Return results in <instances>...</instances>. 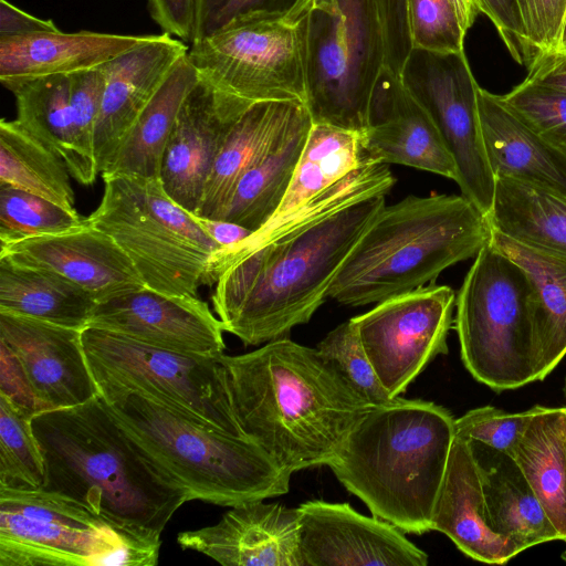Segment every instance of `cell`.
Returning <instances> with one entry per match:
<instances>
[{
	"instance_id": "obj_1",
	"label": "cell",
	"mask_w": 566,
	"mask_h": 566,
	"mask_svg": "<svg viewBox=\"0 0 566 566\" xmlns=\"http://www.w3.org/2000/svg\"><path fill=\"white\" fill-rule=\"evenodd\" d=\"M394 184L388 165L366 161L294 212L213 253L208 276L224 332L260 345L307 323Z\"/></svg>"
},
{
	"instance_id": "obj_2",
	"label": "cell",
	"mask_w": 566,
	"mask_h": 566,
	"mask_svg": "<svg viewBox=\"0 0 566 566\" xmlns=\"http://www.w3.org/2000/svg\"><path fill=\"white\" fill-rule=\"evenodd\" d=\"M221 359L242 433L291 475L327 465L374 408L317 348L287 337Z\"/></svg>"
},
{
	"instance_id": "obj_3",
	"label": "cell",
	"mask_w": 566,
	"mask_h": 566,
	"mask_svg": "<svg viewBox=\"0 0 566 566\" xmlns=\"http://www.w3.org/2000/svg\"><path fill=\"white\" fill-rule=\"evenodd\" d=\"M44 460L41 489L74 501L127 537L160 547V536L189 492L130 440L102 399L32 419Z\"/></svg>"
},
{
	"instance_id": "obj_4",
	"label": "cell",
	"mask_w": 566,
	"mask_h": 566,
	"mask_svg": "<svg viewBox=\"0 0 566 566\" xmlns=\"http://www.w3.org/2000/svg\"><path fill=\"white\" fill-rule=\"evenodd\" d=\"M454 438L448 409L398 396L371 408L327 465L374 516L423 534L431 531Z\"/></svg>"
},
{
	"instance_id": "obj_5",
	"label": "cell",
	"mask_w": 566,
	"mask_h": 566,
	"mask_svg": "<svg viewBox=\"0 0 566 566\" xmlns=\"http://www.w3.org/2000/svg\"><path fill=\"white\" fill-rule=\"evenodd\" d=\"M490 235L485 216L462 195L408 196L378 212L327 296L363 306L417 290L474 258Z\"/></svg>"
},
{
	"instance_id": "obj_6",
	"label": "cell",
	"mask_w": 566,
	"mask_h": 566,
	"mask_svg": "<svg viewBox=\"0 0 566 566\" xmlns=\"http://www.w3.org/2000/svg\"><path fill=\"white\" fill-rule=\"evenodd\" d=\"M98 397L139 450L185 488L191 501L232 507L289 492L291 474L252 440L137 392Z\"/></svg>"
},
{
	"instance_id": "obj_7",
	"label": "cell",
	"mask_w": 566,
	"mask_h": 566,
	"mask_svg": "<svg viewBox=\"0 0 566 566\" xmlns=\"http://www.w3.org/2000/svg\"><path fill=\"white\" fill-rule=\"evenodd\" d=\"M103 181L102 199L86 222L118 244L147 289L197 296L212 254L222 247L167 195L159 178L112 176Z\"/></svg>"
},
{
	"instance_id": "obj_8",
	"label": "cell",
	"mask_w": 566,
	"mask_h": 566,
	"mask_svg": "<svg viewBox=\"0 0 566 566\" xmlns=\"http://www.w3.org/2000/svg\"><path fill=\"white\" fill-rule=\"evenodd\" d=\"M455 331L462 361L478 381L495 391L536 381L532 286L490 241L457 295Z\"/></svg>"
},
{
	"instance_id": "obj_9",
	"label": "cell",
	"mask_w": 566,
	"mask_h": 566,
	"mask_svg": "<svg viewBox=\"0 0 566 566\" xmlns=\"http://www.w3.org/2000/svg\"><path fill=\"white\" fill-rule=\"evenodd\" d=\"M303 23L305 105L313 123L360 134L385 69L375 0H308Z\"/></svg>"
},
{
	"instance_id": "obj_10",
	"label": "cell",
	"mask_w": 566,
	"mask_h": 566,
	"mask_svg": "<svg viewBox=\"0 0 566 566\" xmlns=\"http://www.w3.org/2000/svg\"><path fill=\"white\" fill-rule=\"evenodd\" d=\"M82 339L98 394L137 392L203 424L244 437L221 356L172 352L94 327H86Z\"/></svg>"
},
{
	"instance_id": "obj_11",
	"label": "cell",
	"mask_w": 566,
	"mask_h": 566,
	"mask_svg": "<svg viewBox=\"0 0 566 566\" xmlns=\"http://www.w3.org/2000/svg\"><path fill=\"white\" fill-rule=\"evenodd\" d=\"M159 551L55 493L0 488V566H154Z\"/></svg>"
},
{
	"instance_id": "obj_12",
	"label": "cell",
	"mask_w": 566,
	"mask_h": 566,
	"mask_svg": "<svg viewBox=\"0 0 566 566\" xmlns=\"http://www.w3.org/2000/svg\"><path fill=\"white\" fill-rule=\"evenodd\" d=\"M188 57L200 77L249 106L305 103L303 12L238 18L189 45Z\"/></svg>"
},
{
	"instance_id": "obj_13",
	"label": "cell",
	"mask_w": 566,
	"mask_h": 566,
	"mask_svg": "<svg viewBox=\"0 0 566 566\" xmlns=\"http://www.w3.org/2000/svg\"><path fill=\"white\" fill-rule=\"evenodd\" d=\"M400 80L428 113L452 156L461 195L486 217L493 202L495 177L482 136L479 85L464 50L436 52L412 48Z\"/></svg>"
},
{
	"instance_id": "obj_14",
	"label": "cell",
	"mask_w": 566,
	"mask_h": 566,
	"mask_svg": "<svg viewBox=\"0 0 566 566\" xmlns=\"http://www.w3.org/2000/svg\"><path fill=\"white\" fill-rule=\"evenodd\" d=\"M455 293L429 284L377 303L352 317L381 384L398 397L438 355L447 354Z\"/></svg>"
},
{
	"instance_id": "obj_15",
	"label": "cell",
	"mask_w": 566,
	"mask_h": 566,
	"mask_svg": "<svg viewBox=\"0 0 566 566\" xmlns=\"http://www.w3.org/2000/svg\"><path fill=\"white\" fill-rule=\"evenodd\" d=\"M87 327L190 355L220 357L223 327L197 296H171L143 287L96 304Z\"/></svg>"
},
{
	"instance_id": "obj_16",
	"label": "cell",
	"mask_w": 566,
	"mask_h": 566,
	"mask_svg": "<svg viewBox=\"0 0 566 566\" xmlns=\"http://www.w3.org/2000/svg\"><path fill=\"white\" fill-rule=\"evenodd\" d=\"M305 566H426L428 555L401 530L347 503L307 501L298 507Z\"/></svg>"
},
{
	"instance_id": "obj_17",
	"label": "cell",
	"mask_w": 566,
	"mask_h": 566,
	"mask_svg": "<svg viewBox=\"0 0 566 566\" xmlns=\"http://www.w3.org/2000/svg\"><path fill=\"white\" fill-rule=\"evenodd\" d=\"M199 76L177 115L159 179L167 195L197 214L206 182L233 123L249 108Z\"/></svg>"
},
{
	"instance_id": "obj_18",
	"label": "cell",
	"mask_w": 566,
	"mask_h": 566,
	"mask_svg": "<svg viewBox=\"0 0 566 566\" xmlns=\"http://www.w3.org/2000/svg\"><path fill=\"white\" fill-rule=\"evenodd\" d=\"M83 331L0 312V342L18 358L46 411L78 406L98 395Z\"/></svg>"
},
{
	"instance_id": "obj_19",
	"label": "cell",
	"mask_w": 566,
	"mask_h": 566,
	"mask_svg": "<svg viewBox=\"0 0 566 566\" xmlns=\"http://www.w3.org/2000/svg\"><path fill=\"white\" fill-rule=\"evenodd\" d=\"M177 542L226 566H305L298 509L279 503L232 506L217 524L181 532Z\"/></svg>"
},
{
	"instance_id": "obj_20",
	"label": "cell",
	"mask_w": 566,
	"mask_h": 566,
	"mask_svg": "<svg viewBox=\"0 0 566 566\" xmlns=\"http://www.w3.org/2000/svg\"><path fill=\"white\" fill-rule=\"evenodd\" d=\"M0 258L55 272L97 303L146 287L118 244L87 222L80 229L1 244Z\"/></svg>"
},
{
	"instance_id": "obj_21",
	"label": "cell",
	"mask_w": 566,
	"mask_h": 566,
	"mask_svg": "<svg viewBox=\"0 0 566 566\" xmlns=\"http://www.w3.org/2000/svg\"><path fill=\"white\" fill-rule=\"evenodd\" d=\"M365 157L375 164H396L457 179L455 163L436 125L386 67L371 93L360 133Z\"/></svg>"
},
{
	"instance_id": "obj_22",
	"label": "cell",
	"mask_w": 566,
	"mask_h": 566,
	"mask_svg": "<svg viewBox=\"0 0 566 566\" xmlns=\"http://www.w3.org/2000/svg\"><path fill=\"white\" fill-rule=\"evenodd\" d=\"M189 45L168 33L150 38L103 64L105 86L95 128L98 172L111 163L129 129Z\"/></svg>"
},
{
	"instance_id": "obj_23",
	"label": "cell",
	"mask_w": 566,
	"mask_h": 566,
	"mask_svg": "<svg viewBox=\"0 0 566 566\" xmlns=\"http://www.w3.org/2000/svg\"><path fill=\"white\" fill-rule=\"evenodd\" d=\"M431 531L447 535L472 559L503 565L517 546L491 526L482 473L469 441L455 434L434 504Z\"/></svg>"
},
{
	"instance_id": "obj_24",
	"label": "cell",
	"mask_w": 566,
	"mask_h": 566,
	"mask_svg": "<svg viewBox=\"0 0 566 566\" xmlns=\"http://www.w3.org/2000/svg\"><path fill=\"white\" fill-rule=\"evenodd\" d=\"M150 35L59 30L0 36V82L11 92L38 77L94 69L147 41Z\"/></svg>"
},
{
	"instance_id": "obj_25",
	"label": "cell",
	"mask_w": 566,
	"mask_h": 566,
	"mask_svg": "<svg viewBox=\"0 0 566 566\" xmlns=\"http://www.w3.org/2000/svg\"><path fill=\"white\" fill-rule=\"evenodd\" d=\"M478 107L494 177L515 179L566 197V150L535 133L499 95L480 86Z\"/></svg>"
},
{
	"instance_id": "obj_26",
	"label": "cell",
	"mask_w": 566,
	"mask_h": 566,
	"mask_svg": "<svg viewBox=\"0 0 566 566\" xmlns=\"http://www.w3.org/2000/svg\"><path fill=\"white\" fill-rule=\"evenodd\" d=\"M313 119L305 103L297 102L242 175L222 219L253 232L276 212L292 181Z\"/></svg>"
},
{
	"instance_id": "obj_27",
	"label": "cell",
	"mask_w": 566,
	"mask_h": 566,
	"mask_svg": "<svg viewBox=\"0 0 566 566\" xmlns=\"http://www.w3.org/2000/svg\"><path fill=\"white\" fill-rule=\"evenodd\" d=\"M470 444L481 469L494 532L512 541L520 552L542 543L562 541L514 459L506 452L481 443Z\"/></svg>"
},
{
	"instance_id": "obj_28",
	"label": "cell",
	"mask_w": 566,
	"mask_h": 566,
	"mask_svg": "<svg viewBox=\"0 0 566 566\" xmlns=\"http://www.w3.org/2000/svg\"><path fill=\"white\" fill-rule=\"evenodd\" d=\"M490 244L517 264L533 291L535 380L566 355V258L545 253L491 230Z\"/></svg>"
},
{
	"instance_id": "obj_29",
	"label": "cell",
	"mask_w": 566,
	"mask_h": 566,
	"mask_svg": "<svg viewBox=\"0 0 566 566\" xmlns=\"http://www.w3.org/2000/svg\"><path fill=\"white\" fill-rule=\"evenodd\" d=\"M198 81V71L187 53L176 63L140 113L111 163L101 172L102 178H159L164 153L177 115L186 96Z\"/></svg>"
},
{
	"instance_id": "obj_30",
	"label": "cell",
	"mask_w": 566,
	"mask_h": 566,
	"mask_svg": "<svg viewBox=\"0 0 566 566\" xmlns=\"http://www.w3.org/2000/svg\"><path fill=\"white\" fill-rule=\"evenodd\" d=\"M491 230L528 248L566 258V197L506 177H495Z\"/></svg>"
},
{
	"instance_id": "obj_31",
	"label": "cell",
	"mask_w": 566,
	"mask_h": 566,
	"mask_svg": "<svg viewBox=\"0 0 566 566\" xmlns=\"http://www.w3.org/2000/svg\"><path fill=\"white\" fill-rule=\"evenodd\" d=\"M97 301L62 275L0 258V312L85 329Z\"/></svg>"
},
{
	"instance_id": "obj_32",
	"label": "cell",
	"mask_w": 566,
	"mask_h": 566,
	"mask_svg": "<svg viewBox=\"0 0 566 566\" xmlns=\"http://www.w3.org/2000/svg\"><path fill=\"white\" fill-rule=\"evenodd\" d=\"M297 102L254 103L233 123L206 182L197 217L222 219L240 178Z\"/></svg>"
},
{
	"instance_id": "obj_33",
	"label": "cell",
	"mask_w": 566,
	"mask_h": 566,
	"mask_svg": "<svg viewBox=\"0 0 566 566\" xmlns=\"http://www.w3.org/2000/svg\"><path fill=\"white\" fill-rule=\"evenodd\" d=\"M534 490L566 543L565 407L537 406L524 433L509 453Z\"/></svg>"
},
{
	"instance_id": "obj_34",
	"label": "cell",
	"mask_w": 566,
	"mask_h": 566,
	"mask_svg": "<svg viewBox=\"0 0 566 566\" xmlns=\"http://www.w3.org/2000/svg\"><path fill=\"white\" fill-rule=\"evenodd\" d=\"M70 176L64 160L17 119H1L0 185L22 189L77 212Z\"/></svg>"
},
{
	"instance_id": "obj_35",
	"label": "cell",
	"mask_w": 566,
	"mask_h": 566,
	"mask_svg": "<svg viewBox=\"0 0 566 566\" xmlns=\"http://www.w3.org/2000/svg\"><path fill=\"white\" fill-rule=\"evenodd\" d=\"M366 161L359 133L313 123L286 195L270 220L294 212Z\"/></svg>"
},
{
	"instance_id": "obj_36",
	"label": "cell",
	"mask_w": 566,
	"mask_h": 566,
	"mask_svg": "<svg viewBox=\"0 0 566 566\" xmlns=\"http://www.w3.org/2000/svg\"><path fill=\"white\" fill-rule=\"evenodd\" d=\"M11 92L15 98V119L57 154L74 178L76 160L73 151L69 75L38 77L14 87Z\"/></svg>"
},
{
	"instance_id": "obj_37",
	"label": "cell",
	"mask_w": 566,
	"mask_h": 566,
	"mask_svg": "<svg viewBox=\"0 0 566 566\" xmlns=\"http://www.w3.org/2000/svg\"><path fill=\"white\" fill-rule=\"evenodd\" d=\"M33 418L0 395V488L38 490L43 485L44 460Z\"/></svg>"
},
{
	"instance_id": "obj_38",
	"label": "cell",
	"mask_w": 566,
	"mask_h": 566,
	"mask_svg": "<svg viewBox=\"0 0 566 566\" xmlns=\"http://www.w3.org/2000/svg\"><path fill=\"white\" fill-rule=\"evenodd\" d=\"M86 219L34 193L0 185V242L80 229Z\"/></svg>"
},
{
	"instance_id": "obj_39",
	"label": "cell",
	"mask_w": 566,
	"mask_h": 566,
	"mask_svg": "<svg viewBox=\"0 0 566 566\" xmlns=\"http://www.w3.org/2000/svg\"><path fill=\"white\" fill-rule=\"evenodd\" d=\"M316 348L373 407L387 405L396 398L381 384L352 318L331 331Z\"/></svg>"
},
{
	"instance_id": "obj_40",
	"label": "cell",
	"mask_w": 566,
	"mask_h": 566,
	"mask_svg": "<svg viewBox=\"0 0 566 566\" xmlns=\"http://www.w3.org/2000/svg\"><path fill=\"white\" fill-rule=\"evenodd\" d=\"M501 102L535 133L566 150V93L523 81Z\"/></svg>"
},
{
	"instance_id": "obj_41",
	"label": "cell",
	"mask_w": 566,
	"mask_h": 566,
	"mask_svg": "<svg viewBox=\"0 0 566 566\" xmlns=\"http://www.w3.org/2000/svg\"><path fill=\"white\" fill-rule=\"evenodd\" d=\"M408 19L413 48L463 51L465 33L450 0H408Z\"/></svg>"
},
{
	"instance_id": "obj_42",
	"label": "cell",
	"mask_w": 566,
	"mask_h": 566,
	"mask_svg": "<svg viewBox=\"0 0 566 566\" xmlns=\"http://www.w3.org/2000/svg\"><path fill=\"white\" fill-rule=\"evenodd\" d=\"M536 407L515 413L490 406L472 409L455 419V434L470 442L510 453L524 433Z\"/></svg>"
},
{
	"instance_id": "obj_43",
	"label": "cell",
	"mask_w": 566,
	"mask_h": 566,
	"mask_svg": "<svg viewBox=\"0 0 566 566\" xmlns=\"http://www.w3.org/2000/svg\"><path fill=\"white\" fill-rule=\"evenodd\" d=\"M308 0H197L195 42L222 29L231 21L254 14L298 15Z\"/></svg>"
},
{
	"instance_id": "obj_44",
	"label": "cell",
	"mask_w": 566,
	"mask_h": 566,
	"mask_svg": "<svg viewBox=\"0 0 566 566\" xmlns=\"http://www.w3.org/2000/svg\"><path fill=\"white\" fill-rule=\"evenodd\" d=\"M385 40V67L400 76L412 50L408 0H375Z\"/></svg>"
},
{
	"instance_id": "obj_45",
	"label": "cell",
	"mask_w": 566,
	"mask_h": 566,
	"mask_svg": "<svg viewBox=\"0 0 566 566\" xmlns=\"http://www.w3.org/2000/svg\"><path fill=\"white\" fill-rule=\"evenodd\" d=\"M525 34L534 54L555 49L566 0H517Z\"/></svg>"
},
{
	"instance_id": "obj_46",
	"label": "cell",
	"mask_w": 566,
	"mask_h": 566,
	"mask_svg": "<svg viewBox=\"0 0 566 566\" xmlns=\"http://www.w3.org/2000/svg\"><path fill=\"white\" fill-rule=\"evenodd\" d=\"M478 1L481 12L491 20L512 57L527 66L535 54L526 39L517 0Z\"/></svg>"
},
{
	"instance_id": "obj_47",
	"label": "cell",
	"mask_w": 566,
	"mask_h": 566,
	"mask_svg": "<svg viewBox=\"0 0 566 566\" xmlns=\"http://www.w3.org/2000/svg\"><path fill=\"white\" fill-rule=\"evenodd\" d=\"M0 395L35 417L46 411L13 353L0 342Z\"/></svg>"
},
{
	"instance_id": "obj_48",
	"label": "cell",
	"mask_w": 566,
	"mask_h": 566,
	"mask_svg": "<svg viewBox=\"0 0 566 566\" xmlns=\"http://www.w3.org/2000/svg\"><path fill=\"white\" fill-rule=\"evenodd\" d=\"M151 19L164 33L191 45L197 25V0H147Z\"/></svg>"
},
{
	"instance_id": "obj_49",
	"label": "cell",
	"mask_w": 566,
	"mask_h": 566,
	"mask_svg": "<svg viewBox=\"0 0 566 566\" xmlns=\"http://www.w3.org/2000/svg\"><path fill=\"white\" fill-rule=\"evenodd\" d=\"M524 81L566 93V50L538 51L527 65Z\"/></svg>"
},
{
	"instance_id": "obj_50",
	"label": "cell",
	"mask_w": 566,
	"mask_h": 566,
	"mask_svg": "<svg viewBox=\"0 0 566 566\" xmlns=\"http://www.w3.org/2000/svg\"><path fill=\"white\" fill-rule=\"evenodd\" d=\"M43 31H59V28L52 20L36 18L7 0H0V36H17Z\"/></svg>"
},
{
	"instance_id": "obj_51",
	"label": "cell",
	"mask_w": 566,
	"mask_h": 566,
	"mask_svg": "<svg viewBox=\"0 0 566 566\" xmlns=\"http://www.w3.org/2000/svg\"><path fill=\"white\" fill-rule=\"evenodd\" d=\"M205 231L222 248L239 243L253 231L238 223L224 219H209L197 217Z\"/></svg>"
},
{
	"instance_id": "obj_52",
	"label": "cell",
	"mask_w": 566,
	"mask_h": 566,
	"mask_svg": "<svg viewBox=\"0 0 566 566\" xmlns=\"http://www.w3.org/2000/svg\"><path fill=\"white\" fill-rule=\"evenodd\" d=\"M458 15L462 30L467 34L481 12L478 0H450Z\"/></svg>"
},
{
	"instance_id": "obj_53",
	"label": "cell",
	"mask_w": 566,
	"mask_h": 566,
	"mask_svg": "<svg viewBox=\"0 0 566 566\" xmlns=\"http://www.w3.org/2000/svg\"><path fill=\"white\" fill-rule=\"evenodd\" d=\"M557 50H566V7L563 15V21L560 25L559 38L556 48Z\"/></svg>"
},
{
	"instance_id": "obj_54",
	"label": "cell",
	"mask_w": 566,
	"mask_h": 566,
	"mask_svg": "<svg viewBox=\"0 0 566 566\" xmlns=\"http://www.w3.org/2000/svg\"><path fill=\"white\" fill-rule=\"evenodd\" d=\"M565 451H566V407H565Z\"/></svg>"
},
{
	"instance_id": "obj_55",
	"label": "cell",
	"mask_w": 566,
	"mask_h": 566,
	"mask_svg": "<svg viewBox=\"0 0 566 566\" xmlns=\"http://www.w3.org/2000/svg\"><path fill=\"white\" fill-rule=\"evenodd\" d=\"M562 557H563V559L566 562V549H565V552L562 554Z\"/></svg>"
},
{
	"instance_id": "obj_56",
	"label": "cell",
	"mask_w": 566,
	"mask_h": 566,
	"mask_svg": "<svg viewBox=\"0 0 566 566\" xmlns=\"http://www.w3.org/2000/svg\"><path fill=\"white\" fill-rule=\"evenodd\" d=\"M565 392H566V386H565Z\"/></svg>"
}]
</instances>
